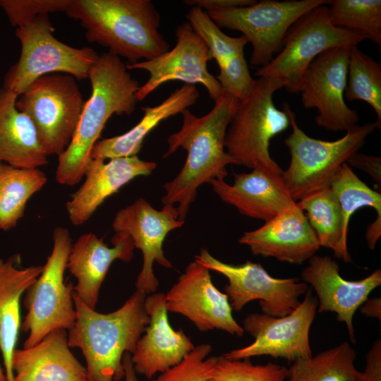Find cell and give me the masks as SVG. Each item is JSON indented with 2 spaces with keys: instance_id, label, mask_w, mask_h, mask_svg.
<instances>
[{
  "instance_id": "4316f807",
  "label": "cell",
  "mask_w": 381,
  "mask_h": 381,
  "mask_svg": "<svg viewBox=\"0 0 381 381\" xmlns=\"http://www.w3.org/2000/svg\"><path fill=\"white\" fill-rule=\"evenodd\" d=\"M19 255L0 259V351L7 381H14L12 358L20 328V300L42 266L18 267Z\"/></svg>"
},
{
  "instance_id": "ac0fdd59",
  "label": "cell",
  "mask_w": 381,
  "mask_h": 381,
  "mask_svg": "<svg viewBox=\"0 0 381 381\" xmlns=\"http://www.w3.org/2000/svg\"><path fill=\"white\" fill-rule=\"evenodd\" d=\"M301 278L316 292L318 312L335 313L337 320L345 323L351 341L356 343L353 317L370 292L381 285L380 269L362 279L346 280L340 275L339 266L335 260L328 255L315 254L308 260Z\"/></svg>"
},
{
  "instance_id": "f1b7e54d",
  "label": "cell",
  "mask_w": 381,
  "mask_h": 381,
  "mask_svg": "<svg viewBox=\"0 0 381 381\" xmlns=\"http://www.w3.org/2000/svg\"><path fill=\"white\" fill-rule=\"evenodd\" d=\"M329 188L339 205L346 236L350 219L354 212L364 207H372L376 211L377 217L368 225L365 233L368 246L373 250L381 235L380 193L363 182L346 163L341 165Z\"/></svg>"
},
{
  "instance_id": "6da1fadb",
  "label": "cell",
  "mask_w": 381,
  "mask_h": 381,
  "mask_svg": "<svg viewBox=\"0 0 381 381\" xmlns=\"http://www.w3.org/2000/svg\"><path fill=\"white\" fill-rule=\"evenodd\" d=\"M239 102L235 97L223 92L211 111L204 116H197L186 109L181 113L180 130L167 138L168 149L163 157L179 148L186 150L187 157L177 176L163 186L165 193L162 202L163 205L175 206L179 219L183 222L198 188L213 180L224 179L228 174L226 166L235 164L225 150L224 139Z\"/></svg>"
},
{
  "instance_id": "7bdbcfd3",
  "label": "cell",
  "mask_w": 381,
  "mask_h": 381,
  "mask_svg": "<svg viewBox=\"0 0 381 381\" xmlns=\"http://www.w3.org/2000/svg\"><path fill=\"white\" fill-rule=\"evenodd\" d=\"M123 365L124 368V378L125 381H138L136 373L133 368V363L131 362V354L126 353L123 357Z\"/></svg>"
},
{
  "instance_id": "484cf974",
  "label": "cell",
  "mask_w": 381,
  "mask_h": 381,
  "mask_svg": "<svg viewBox=\"0 0 381 381\" xmlns=\"http://www.w3.org/2000/svg\"><path fill=\"white\" fill-rule=\"evenodd\" d=\"M199 97L195 85L184 83L160 104L142 107L144 114L141 120L125 133L97 141L92 149L91 158L105 160L137 155L146 136L155 128L193 106Z\"/></svg>"
},
{
  "instance_id": "44dd1931",
  "label": "cell",
  "mask_w": 381,
  "mask_h": 381,
  "mask_svg": "<svg viewBox=\"0 0 381 381\" xmlns=\"http://www.w3.org/2000/svg\"><path fill=\"white\" fill-rule=\"evenodd\" d=\"M156 167L155 162L143 160L137 155L108 162L92 159L83 184L66 204L69 220L75 226L83 224L107 198L135 178L150 175Z\"/></svg>"
},
{
  "instance_id": "ba28073f",
  "label": "cell",
  "mask_w": 381,
  "mask_h": 381,
  "mask_svg": "<svg viewBox=\"0 0 381 381\" xmlns=\"http://www.w3.org/2000/svg\"><path fill=\"white\" fill-rule=\"evenodd\" d=\"M47 14L16 28L21 44L18 61L6 73L3 87L18 96L38 78L65 73L75 79L87 78L99 54L88 47H73L57 40Z\"/></svg>"
},
{
  "instance_id": "cb8c5ba5",
  "label": "cell",
  "mask_w": 381,
  "mask_h": 381,
  "mask_svg": "<svg viewBox=\"0 0 381 381\" xmlns=\"http://www.w3.org/2000/svg\"><path fill=\"white\" fill-rule=\"evenodd\" d=\"M66 329H55L36 344L13 352L14 381H87L86 368L74 356Z\"/></svg>"
},
{
  "instance_id": "ee69618b",
  "label": "cell",
  "mask_w": 381,
  "mask_h": 381,
  "mask_svg": "<svg viewBox=\"0 0 381 381\" xmlns=\"http://www.w3.org/2000/svg\"><path fill=\"white\" fill-rule=\"evenodd\" d=\"M0 381H7L4 369L1 367V364H0Z\"/></svg>"
},
{
  "instance_id": "ffe728a7",
  "label": "cell",
  "mask_w": 381,
  "mask_h": 381,
  "mask_svg": "<svg viewBox=\"0 0 381 381\" xmlns=\"http://www.w3.org/2000/svg\"><path fill=\"white\" fill-rule=\"evenodd\" d=\"M149 323L131 354L136 374L151 380L176 365L195 347L180 329L174 330L169 321L165 294L153 293L145 298Z\"/></svg>"
},
{
  "instance_id": "d590c367",
  "label": "cell",
  "mask_w": 381,
  "mask_h": 381,
  "mask_svg": "<svg viewBox=\"0 0 381 381\" xmlns=\"http://www.w3.org/2000/svg\"><path fill=\"white\" fill-rule=\"evenodd\" d=\"M212 350L210 344L198 345L181 361L150 381H209L217 359L207 358Z\"/></svg>"
},
{
  "instance_id": "3957f363",
  "label": "cell",
  "mask_w": 381,
  "mask_h": 381,
  "mask_svg": "<svg viewBox=\"0 0 381 381\" xmlns=\"http://www.w3.org/2000/svg\"><path fill=\"white\" fill-rule=\"evenodd\" d=\"M76 320L68 330L71 348L85 359L87 381H120L125 372L123 357L132 354L149 323L146 294L136 290L117 310L101 313L85 305L73 292Z\"/></svg>"
},
{
  "instance_id": "f546056e",
  "label": "cell",
  "mask_w": 381,
  "mask_h": 381,
  "mask_svg": "<svg viewBox=\"0 0 381 381\" xmlns=\"http://www.w3.org/2000/svg\"><path fill=\"white\" fill-rule=\"evenodd\" d=\"M47 181L40 168L22 169L0 163V230L8 231L17 225L28 200Z\"/></svg>"
},
{
  "instance_id": "7a4b0ae2",
  "label": "cell",
  "mask_w": 381,
  "mask_h": 381,
  "mask_svg": "<svg viewBox=\"0 0 381 381\" xmlns=\"http://www.w3.org/2000/svg\"><path fill=\"white\" fill-rule=\"evenodd\" d=\"M88 78L91 95L85 102L71 143L58 156L56 180L61 185L72 186L81 181L108 119L114 114L131 115L138 102V80L121 59L109 52L99 54Z\"/></svg>"
},
{
  "instance_id": "d6a6232c",
  "label": "cell",
  "mask_w": 381,
  "mask_h": 381,
  "mask_svg": "<svg viewBox=\"0 0 381 381\" xmlns=\"http://www.w3.org/2000/svg\"><path fill=\"white\" fill-rule=\"evenodd\" d=\"M329 4V18L334 25L365 36L380 49V0H333Z\"/></svg>"
},
{
  "instance_id": "277c9868",
  "label": "cell",
  "mask_w": 381,
  "mask_h": 381,
  "mask_svg": "<svg viewBox=\"0 0 381 381\" xmlns=\"http://www.w3.org/2000/svg\"><path fill=\"white\" fill-rule=\"evenodd\" d=\"M66 13L80 22L87 41L125 58L127 64L150 60L169 49L151 0H71Z\"/></svg>"
},
{
  "instance_id": "f35d334b",
  "label": "cell",
  "mask_w": 381,
  "mask_h": 381,
  "mask_svg": "<svg viewBox=\"0 0 381 381\" xmlns=\"http://www.w3.org/2000/svg\"><path fill=\"white\" fill-rule=\"evenodd\" d=\"M354 381H381V339H377L365 356V368L358 370Z\"/></svg>"
},
{
  "instance_id": "74e56055",
  "label": "cell",
  "mask_w": 381,
  "mask_h": 381,
  "mask_svg": "<svg viewBox=\"0 0 381 381\" xmlns=\"http://www.w3.org/2000/svg\"><path fill=\"white\" fill-rule=\"evenodd\" d=\"M219 73L216 76L223 92L240 101L248 97L255 80L252 78L244 54H241L218 64Z\"/></svg>"
},
{
  "instance_id": "2e32d148",
  "label": "cell",
  "mask_w": 381,
  "mask_h": 381,
  "mask_svg": "<svg viewBox=\"0 0 381 381\" xmlns=\"http://www.w3.org/2000/svg\"><path fill=\"white\" fill-rule=\"evenodd\" d=\"M184 222L179 219L175 206L164 205L158 210L141 198L116 214L112 222L114 231L130 236L135 248L143 253V267L135 282L136 290L145 294L156 292L159 281L153 271L154 262L166 268L172 267L164 255L163 243L170 231L181 227Z\"/></svg>"
},
{
  "instance_id": "8992f818",
  "label": "cell",
  "mask_w": 381,
  "mask_h": 381,
  "mask_svg": "<svg viewBox=\"0 0 381 381\" xmlns=\"http://www.w3.org/2000/svg\"><path fill=\"white\" fill-rule=\"evenodd\" d=\"M283 107L290 118L292 131L284 140L291 160L282 176L295 202L329 188L341 165L379 128L376 122H369L353 126L337 140H322L308 136L298 126L289 104H284Z\"/></svg>"
},
{
  "instance_id": "ab89813d",
  "label": "cell",
  "mask_w": 381,
  "mask_h": 381,
  "mask_svg": "<svg viewBox=\"0 0 381 381\" xmlns=\"http://www.w3.org/2000/svg\"><path fill=\"white\" fill-rule=\"evenodd\" d=\"M350 167H355L368 174L379 186H381V157L358 152L353 154L346 162Z\"/></svg>"
},
{
  "instance_id": "83f0119b",
  "label": "cell",
  "mask_w": 381,
  "mask_h": 381,
  "mask_svg": "<svg viewBox=\"0 0 381 381\" xmlns=\"http://www.w3.org/2000/svg\"><path fill=\"white\" fill-rule=\"evenodd\" d=\"M296 202L313 229L320 247L332 250L336 258L351 262L341 212L331 188L322 189Z\"/></svg>"
},
{
  "instance_id": "8fae6325",
  "label": "cell",
  "mask_w": 381,
  "mask_h": 381,
  "mask_svg": "<svg viewBox=\"0 0 381 381\" xmlns=\"http://www.w3.org/2000/svg\"><path fill=\"white\" fill-rule=\"evenodd\" d=\"M327 0H262L241 7L205 10L219 26L242 33L252 45L250 64L264 66L282 48L290 27L313 8L329 4Z\"/></svg>"
},
{
  "instance_id": "1f68e13d",
  "label": "cell",
  "mask_w": 381,
  "mask_h": 381,
  "mask_svg": "<svg viewBox=\"0 0 381 381\" xmlns=\"http://www.w3.org/2000/svg\"><path fill=\"white\" fill-rule=\"evenodd\" d=\"M344 97L368 103L375 111L380 128L381 64L357 47L351 48Z\"/></svg>"
},
{
  "instance_id": "30bf717a",
  "label": "cell",
  "mask_w": 381,
  "mask_h": 381,
  "mask_svg": "<svg viewBox=\"0 0 381 381\" xmlns=\"http://www.w3.org/2000/svg\"><path fill=\"white\" fill-rule=\"evenodd\" d=\"M84 104L74 77L52 73L33 81L16 106L31 120L47 155L59 156L72 140Z\"/></svg>"
},
{
  "instance_id": "836d02e7",
  "label": "cell",
  "mask_w": 381,
  "mask_h": 381,
  "mask_svg": "<svg viewBox=\"0 0 381 381\" xmlns=\"http://www.w3.org/2000/svg\"><path fill=\"white\" fill-rule=\"evenodd\" d=\"M188 23L207 46L211 59L218 64L244 54L248 40L243 36L231 37L224 33L201 8L192 6L186 15Z\"/></svg>"
},
{
  "instance_id": "4dcf8cb0",
  "label": "cell",
  "mask_w": 381,
  "mask_h": 381,
  "mask_svg": "<svg viewBox=\"0 0 381 381\" xmlns=\"http://www.w3.org/2000/svg\"><path fill=\"white\" fill-rule=\"evenodd\" d=\"M356 352L348 341L293 362L286 381H354Z\"/></svg>"
},
{
  "instance_id": "b9f144b4",
  "label": "cell",
  "mask_w": 381,
  "mask_h": 381,
  "mask_svg": "<svg viewBox=\"0 0 381 381\" xmlns=\"http://www.w3.org/2000/svg\"><path fill=\"white\" fill-rule=\"evenodd\" d=\"M360 312L366 317L377 318L381 322V298H371L359 307Z\"/></svg>"
},
{
  "instance_id": "5b68a950",
  "label": "cell",
  "mask_w": 381,
  "mask_h": 381,
  "mask_svg": "<svg viewBox=\"0 0 381 381\" xmlns=\"http://www.w3.org/2000/svg\"><path fill=\"white\" fill-rule=\"evenodd\" d=\"M282 87L278 79L258 78L248 97L240 101L224 139L225 150L235 164L282 174L269 149L271 140L291 126L286 110L277 109L273 101L274 92Z\"/></svg>"
},
{
  "instance_id": "7402d4cb",
  "label": "cell",
  "mask_w": 381,
  "mask_h": 381,
  "mask_svg": "<svg viewBox=\"0 0 381 381\" xmlns=\"http://www.w3.org/2000/svg\"><path fill=\"white\" fill-rule=\"evenodd\" d=\"M210 184L223 202L243 215L267 222L296 204L282 176L265 169L234 174L232 184L215 179Z\"/></svg>"
},
{
  "instance_id": "8d00e7d4",
  "label": "cell",
  "mask_w": 381,
  "mask_h": 381,
  "mask_svg": "<svg viewBox=\"0 0 381 381\" xmlns=\"http://www.w3.org/2000/svg\"><path fill=\"white\" fill-rule=\"evenodd\" d=\"M71 3V0H0V7L11 25L17 28L40 15L66 13Z\"/></svg>"
},
{
  "instance_id": "d4e9b609",
  "label": "cell",
  "mask_w": 381,
  "mask_h": 381,
  "mask_svg": "<svg viewBox=\"0 0 381 381\" xmlns=\"http://www.w3.org/2000/svg\"><path fill=\"white\" fill-rule=\"evenodd\" d=\"M18 97L13 91L0 88V163L40 168L47 164L49 156L31 120L17 109Z\"/></svg>"
},
{
  "instance_id": "603a6c76",
  "label": "cell",
  "mask_w": 381,
  "mask_h": 381,
  "mask_svg": "<svg viewBox=\"0 0 381 381\" xmlns=\"http://www.w3.org/2000/svg\"><path fill=\"white\" fill-rule=\"evenodd\" d=\"M109 247L95 234L81 235L73 243L67 269L76 279L74 294L88 307L95 309L102 284L112 262H129L133 256L134 244L130 236L116 233Z\"/></svg>"
},
{
  "instance_id": "9c48e42d",
  "label": "cell",
  "mask_w": 381,
  "mask_h": 381,
  "mask_svg": "<svg viewBox=\"0 0 381 381\" xmlns=\"http://www.w3.org/2000/svg\"><path fill=\"white\" fill-rule=\"evenodd\" d=\"M366 37L332 24L329 7L318 6L300 17L287 31L280 53L255 75L281 80L290 93H298L303 76L312 61L335 47H357Z\"/></svg>"
},
{
  "instance_id": "52a82bcc",
  "label": "cell",
  "mask_w": 381,
  "mask_h": 381,
  "mask_svg": "<svg viewBox=\"0 0 381 381\" xmlns=\"http://www.w3.org/2000/svg\"><path fill=\"white\" fill-rule=\"evenodd\" d=\"M52 238V250L40 274L25 292L23 304L28 312L21 328L29 334L23 348L36 344L55 329L68 331L76 320L74 286L64 279L73 245L70 232L57 226Z\"/></svg>"
},
{
  "instance_id": "5bb4252c",
  "label": "cell",
  "mask_w": 381,
  "mask_h": 381,
  "mask_svg": "<svg viewBox=\"0 0 381 381\" xmlns=\"http://www.w3.org/2000/svg\"><path fill=\"white\" fill-rule=\"evenodd\" d=\"M351 48H332L318 56L305 72L300 87L303 107L318 110L317 125L334 132L347 131L359 119L358 111L344 101Z\"/></svg>"
},
{
  "instance_id": "e575fe53",
  "label": "cell",
  "mask_w": 381,
  "mask_h": 381,
  "mask_svg": "<svg viewBox=\"0 0 381 381\" xmlns=\"http://www.w3.org/2000/svg\"><path fill=\"white\" fill-rule=\"evenodd\" d=\"M288 368L271 362L253 364L250 358L231 360L217 356L209 381H286Z\"/></svg>"
},
{
  "instance_id": "60d3db41",
  "label": "cell",
  "mask_w": 381,
  "mask_h": 381,
  "mask_svg": "<svg viewBox=\"0 0 381 381\" xmlns=\"http://www.w3.org/2000/svg\"><path fill=\"white\" fill-rule=\"evenodd\" d=\"M253 0H186L184 4L191 6H197L207 9L212 7L234 8L246 6L254 4Z\"/></svg>"
},
{
  "instance_id": "4fadbf2b",
  "label": "cell",
  "mask_w": 381,
  "mask_h": 381,
  "mask_svg": "<svg viewBox=\"0 0 381 381\" xmlns=\"http://www.w3.org/2000/svg\"><path fill=\"white\" fill-rule=\"evenodd\" d=\"M318 299L308 290L298 308L283 317L250 313L243 320V329L255 340L250 344L223 356L231 360L270 356L289 362L313 356L310 329L316 316Z\"/></svg>"
},
{
  "instance_id": "e0dca14e",
  "label": "cell",
  "mask_w": 381,
  "mask_h": 381,
  "mask_svg": "<svg viewBox=\"0 0 381 381\" xmlns=\"http://www.w3.org/2000/svg\"><path fill=\"white\" fill-rule=\"evenodd\" d=\"M210 271L196 260L189 263L165 294L167 309L185 316L201 332L217 329L242 337L244 329L233 317L228 296L213 284Z\"/></svg>"
},
{
  "instance_id": "d6986e66",
  "label": "cell",
  "mask_w": 381,
  "mask_h": 381,
  "mask_svg": "<svg viewBox=\"0 0 381 381\" xmlns=\"http://www.w3.org/2000/svg\"><path fill=\"white\" fill-rule=\"evenodd\" d=\"M238 241L248 246L254 255L294 265L308 260L320 248L313 229L297 202L260 227L244 232Z\"/></svg>"
},
{
  "instance_id": "7c38bea8",
  "label": "cell",
  "mask_w": 381,
  "mask_h": 381,
  "mask_svg": "<svg viewBox=\"0 0 381 381\" xmlns=\"http://www.w3.org/2000/svg\"><path fill=\"white\" fill-rule=\"evenodd\" d=\"M197 262L228 279L224 287L232 310L240 311L247 303L258 300L263 313L283 317L295 310L301 303L308 285L298 277L275 278L260 264L247 260L240 265L228 264L201 248Z\"/></svg>"
},
{
  "instance_id": "9a60e30c",
  "label": "cell",
  "mask_w": 381,
  "mask_h": 381,
  "mask_svg": "<svg viewBox=\"0 0 381 381\" xmlns=\"http://www.w3.org/2000/svg\"><path fill=\"white\" fill-rule=\"evenodd\" d=\"M175 35L176 44L172 49L148 61L126 64L129 71L143 70L150 74L135 94L137 101H143L160 85L173 80L201 84L211 99L216 101L223 90L216 77L207 69V62L212 59L207 46L188 21L176 27Z\"/></svg>"
}]
</instances>
